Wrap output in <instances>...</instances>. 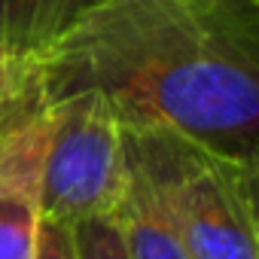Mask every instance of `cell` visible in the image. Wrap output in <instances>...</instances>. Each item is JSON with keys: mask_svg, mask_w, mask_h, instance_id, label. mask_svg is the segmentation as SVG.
<instances>
[{"mask_svg": "<svg viewBox=\"0 0 259 259\" xmlns=\"http://www.w3.org/2000/svg\"><path fill=\"white\" fill-rule=\"evenodd\" d=\"M49 138L46 98L34 101L0 138V259H34L43 229L40 177Z\"/></svg>", "mask_w": 259, "mask_h": 259, "instance_id": "obj_4", "label": "cell"}, {"mask_svg": "<svg viewBox=\"0 0 259 259\" xmlns=\"http://www.w3.org/2000/svg\"><path fill=\"white\" fill-rule=\"evenodd\" d=\"M34 259H76L73 232L67 226H58V223H43Z\"/></svg>", "mask_w": 259, "mask_h": 259, "instance_id": "obj_9", "label": "cell"}, {"mask_svg": "<svg viewBox=\"0 0 259 259\" xmlns=\"http://www.w3.org/2000/svg\"><path fill=\"white\" fill-rule=\"evenodd\" d=\"M46 107L49 138L40 177L43 223L73 229L82 220L113 217L128 180L125 125L119 113L95 89L52 98Z\"/></svg>", "mask_w": 259, "mask_h": 259, "instance_id": "obj_3", "label": "cell"}, {"mask_svg": "<svg viewBox=\"0 0 259 259\" xmlns=\"http://www.w3.org/2000/svg\"><path fill=\"white\" fill-rule=\"evenodd\" d=\"M98 0H0V43L37 58Z\"/></svg>", "mask_w": 259, "mask_h": 259, "instance_id": "obj_6", "label": "cell"}, {"mask_svg": "<svg viewBox=\"0 0 259 259\" xmlns=\"http://www.w3.org/2000/svg\"><path fill=\"white\" fill-rule=\"evenodd\" d=\"M40 98H43V89H40V82H37V67H34V73H31L25 82H19L16 89H10V92L0 95V138H4V135L10 132V125H13L34 101H40Z\"/></svg>", "mask_w": 259, "mask_h": 259, "instance_id": "obj_8", "label": "cell"}, {"mask_svg": "<svg viewBox=\"0 0 259 259\" xmlns=\"http://www.w3.org/2000/svg\"><path fill=\"white\" fill-rule=\"evenodd\" d=\"M125 144L153 174L192 259H259L238 159L159 128H128Z\"/></svg>", "mask_w": 259, "mask_h": 259, "instance_id": "obj_2", "label": "cell"}, {"mask_svg": "<svg viewBox=\"0 0 259 259\" xmlns=\"http://www.w3.org/2000/svg\"><path fill=\"white\" fill-rule=\"evenodd\" d=\"M256 4H259V0H256Z\"/></svg>", "mask_w": 259, "mask_h": 259, "instance_id": "obj_12", "label": "cell"}, {"mask_svg": "<svg viewBox=\"0 0 259 259\" xmlns=\"http://www.w3.org/2000/svg\"><path fill=\"white\" fill-rule=\"evenodd\" d=\"M238 165H241V177H244V186H247V201H250L256 244H259V150L250 153L247 159H238Z\"/></svg>", "mask_w": 259, "mask_h": 259, "instance_id": "obj_11", "label": "cell"}, {"mask_svg": "<svg viewBox=\"0 0 259 259\" xmlns=\"http://www.w3.org/2000/svg\"><path fill=\"white\" fill-rule=\"evenodd\" d=\"M113 220L119 226L128 259H192L153 174L132 150H128L125 192Z\"/></svg>", "mask_w": 259, "mask_h": 259, "instance_id": "obj_5", "label": "cell"}, {"mask_svg": "<svg viewBox=\"0 0 259 259\" xmlns=\"http://www.w3.org/2000/svg\"><path fill=\"white\" fill-rule=\"evenodd\" d=\"M34 61L37 58H28V55H19L13 52L10 46L0 43V95L16 89L19 82H25L31 73H34Z\"/></svg>", "mask_w": 259, "mask_h": 259, "instance_id": "obj_10", "label": "cell"}, {"mask_svg": "<svg viewBox=\"0 0 259 259\" xmlns=\"http://www.w3.org/2000/svg\"><path fill=\"white\" fill-rule=\"evenodd\" d=\"M43 98L101 92L122 125L259 150L256 0H98L34 61Z\"/></svg>", "mask_w": 259, "mask_h": 259, "instance_id": "obj_1", "label": "cell"}, {"mask_svg": "<svg viewBox=\"0 0 259 259\" xmlns=\"http://www.w3.org/2000/svg\"><path fill=\"white\" fill-rule=\"evenodd\" d=\"M73 247L76 259H128L119 226L113 217H95L82 220L73 229Z\"/></svg>", "mask_w": 259, "mask_h": 259, "instance_id": "obj_7", "label": "cell"}]
</instances>
